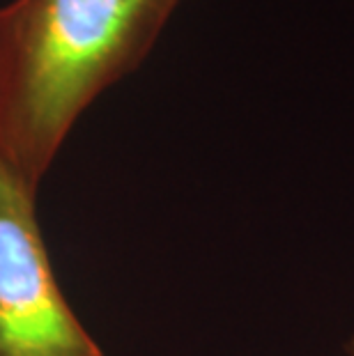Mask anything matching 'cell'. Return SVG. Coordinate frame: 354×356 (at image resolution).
<instances>
[{"instance_id":"6da1fadb","label":"cell","mask_w":354,"mask_h":356,"mask_svg":"<svg viewBox=\"0 0 354 356\" xmlns=\"http://www.w3.org/2000/svg\"><path fill=\"white\" fill-rule=\"evenodd\" d=\"M182 0L0 7V154L40 186L81 113L152 51Z\"/></svg>"},{"instance_id":"7a4b0ae2","label":"cell","mask_w":354,"mask_h":356,"mask_svg":"<svg viewBox=\"0 0 354 356\" xmlns=\"http://www.w3.org/2000/svg\"><path fill=\"white\" fill-rule=\"evenodd\" d=\"M35 195L0 154V356H104L58 285Z\"/></svg>"},{"instance_id":"3957f363","label":"cell","mask_w":354,"mask_h":356,"mask_svg":"<svg viewBox=\"0 0 354 356\" xmlns=\"http://www.w3.org/2000/svg\"><path fill=\"white\" fill-rule=\"evenodd\" d=\"M345 354H348V356H354V336L348 340V343H345Z\"/></svg>"}]
</instances>
